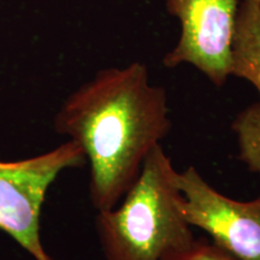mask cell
<instances>
[{"instance_id":"cell-4","label":"cell","mask_w":260,"mask_h":260,"mask_svg":"<svg viewBox=\"0 0 260 260\" xmlns=\"http://www.w3.org/2000/svg\"><path fill=\"white\" fill-rule=\"evenodd\" d=\"M240 0H165L167 11L180 21L176 46L162 58L169 69L188 64L216 87L230 75L232 44Z\"/></svg>"},{"instance_id":"cell-5","label":"cell","mask_w":260,"mask_h":260,"mask_svg":"<svg viewBox=\"0 0 260 260\" xmlns=\"http://www.w3.org/2000/svg\"><path fill=\"white\" fill-rule=\"evenodd\" d=\"M187 222L211 237L236 260H260V197L251 201L228 198L194 167L176 172Z\"/></svg>"},{"instance_id":"cell-7","label":"cell","mask_w":260,"mask_h":260,"mask_svg":"<svg viewBox=\"0 0 260 260\" xmlns=\"http://www.w3.org/2000/svg\"><path fill=\"white\" fill-rule=\"evenodd\" d=\"M239 146V159L260 176V102L237 113L232 123Z\"/></svg>"},{"instance_id":"cell-1","label":"cell","mask_w":260,"mask_h":260,"mask_svg":"<svg viewBox=\"0 0 260 260\" xmlns=\"http://www.w3.org/2000/svg\"><path fill=\"white\" fill-rule=\"evenodd\" d=\"M53 126L83 151L90 203L102 212L122 200L172 122L167 90L151 82L144 63L133 61L99 71L81 86L60 106Z\"/></svg>"},{"instance_id":"cell-6","label":"cell","mask_w":260,"mask_h":260,"mask_svg":"<svg viewBox=\"0 0 260 260\" xmlns=\"http://www.w3.org/2000/svg\"><path fill=\"white\" fill-rule=\"evenodd\" d=\"M230 75L252 84L260 95V4L240 0L232 44Z\"/></svg>"},{"instance_id":"cell-9","label":"cell","mask_w":260,"mask_h":260,"mask_svg":"<svg viewBox=\"0 0 260 260\" xmlns=\"http://www.w3.org/2000/svg\"><path fill=\"white\" fill-rule=\"evenodd\" d=\"M251 2H255V3H259V4H260V0H251Z\"/></svg>"},{"instance_id":"cell-2","label":"cell","mask_w":260,"mask_h":260,"mask_svg":"<svg viewBox=\"0 0 260 260\" xmlns=\"http://www.w3.org/2000/svg\"><path fill=\"white\" fill-rule=\"evenodd\" d=\"M177 170L161 145L149 152L139 177L95 226L106 260H170L195 242L182 211Z\"/></svg>"},{"instance_id":"cell-3","label":"cell","mask_w":260,"mask_h":260,"mask_svg":"<svg viewBox=\"0 0 260 260\" xmlns=\"http://www.w3.org/2000/svg\"><path fill=\"white\" fill-rule=\"evenodd\" d=\"M86 164L83 151L71 140L34 157L0 160V232L34 260H53L42 245V206L61 172Z\"/></svg>"},{"instance_id":"cell-8","label":"cell","mask_w":260,"mask_h":260,"mask_svg":"<svg viewBox=\"0 0 260 260\" xmlns=\"http://www.w3.org/2000/svg\"><path fill=\"white\" fill-rule=\"evenodd\" d=\"M170 260H236L229 255L218 247H216L212 242L204 241V240H195L193 246L187 251L182 252L181 254Z\"/></svg>"}]
</instances>
